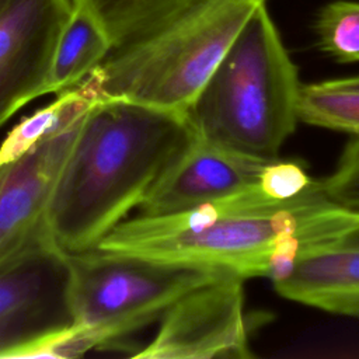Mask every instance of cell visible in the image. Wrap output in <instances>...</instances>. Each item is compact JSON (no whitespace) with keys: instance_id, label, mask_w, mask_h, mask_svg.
Instances as JSON below:
<instances>
[{"instance_id":"1","label":"cell","mask_w":359,"mask_h":359,"mask_svg":"<svg viewBox=\"0 0 359 359\" xmlns=\"http://www.w3.org/2000/svg\"><path fill=\"white\" fill-rule=\"evenodd\" d=\"M191 135L187 114L122 98L93 101L46 206L50 238L69 254L94 248L139 208Z\"/></svg>"},{"instance_id":"2","label":"cell","mask_w":359,"mask_h":359,"mask_svg":"<svg viewBox=\"0 0 359 359\" xmlns=\"http://www.w3.org/2000/svg\"><path fill=\"white\" fill-rule=\"evenodd\" d=\"M358 222L359 212L328 199L320 180L285 202L266 198L257 185L182 212L125 219L94 248L245 280L266 278L269 255L282 237L302 234L314 248L332 245Z\"/></svg>"},{"instance_id":"3","label":"cell","mask_w":359,"mask_h":359,"mask_svg":"<svg viewBox=\"0 0 359 359\" xmlns=\"http://www.w3.org/2000/svg\"><path fill=\"white\" fill-rule=\"evenodd\" d=\"M299 69L266 8L258 7L187 111L195 135L273 160L299 122Z\"/></svg>"},{"instance_id":"4","label":"cell","mask_w":359,"mask_h":359,"mask_svg":"<svg viewBox=\"0 0 359 359\" xmlns=\"http://www.w3.org/2000/svg\"><path fill=\"white\" fill-rule=\"evenodd\" d=\"M268 0H196L109 55L80 83L93 101L122 98L187 114L254 11Z\"/></svg>"},{"instance_id":"5","label":"cell","mask_w":359,"mask_h":359,"mask_svg":"<svg viewBox=\"0 0 359 359\" xmlns=\"http://www.w3.org/2000/svg\"><path fill=\"white\" fill-rule=\"evenodd\" d=\"M76 327L57 356L107 346L160 320L184 293L223 273L98 248L69 254Z\"/></svg>"},{"instance_id":"6","label":"cell","mask_w":359,"mask_h":359,"mask_svg":"<svg viewBox=\"0 0 359 359\" xmlns=\"http://www.w3.org/2000/svg\"><path fill=\"white\" fill-rule=\"evenodd\" d=\"M74 327L70 257L43 229L0 262V358L57 356Z\"/></svg>"},{"instance_id":"7","label":"cell","mask_w":359,"mask_h":359,"mask_svg":"<svg viewBox=\"0 0 359 359\" xmlns=\"http://www.w3.org/2000/svg\"><path fill=\"white\" fill-rule=\"evenodd\" d=\"M244 279L223 273L184 293L160 317L154 338L133 358H251Z\"/></svg>"},{"instance_id":"8","label":"cell","mask_w":359,"mask_h":359,"mask_svg":"<svg viewBox=\"0 0 359 359\" xmlns=\"http://www.w3.org/2000/svg\"><path fill=\"white\" fill-rule=\"evenodd\" d=\"M72 0H8L0 11V126L46 84Z\"/></svg>"},{"instance_id":"9","label":"cell","mask_w":359,"mask_h":359,"mask_svg":"<svg viewBox=\"0 0 359 359\" xmlns=\"http://www.w3.org/2000/svg\"><path fill=\"white\" fill-rule=\"evenodd\" d=\"M268 161L192 132L146 194L137 215L177 213L254 188Z\"/></svg>"},{"instance_id":"10","label":"cell","mask_w":359,"mask_h":359,"mask_svg":"<svg viewBox=\"0 0 359 359\" xmlns=\"http://www.w3.org/2000/svg\"><path fill=\"white\" fill-rule=\"evenodd\" d=\"M84 112L0 167V262L45 229L53 185Z\"/></svg>"},{"instance_id":"11","label":"cell","mask_w":359,"mask_h":359,"mask_svg":"<svg viewBox=\"0 0 359 359\" xmlns=\"http://www.w3.org/2000/svg\"><path fill=\"white\" fill-rule=\"evenodd\" d=\"M273 289L287 300L359 320V247L310 250Z\"/></svg>"},{"instance_id":"12","label":"cell","mask_w":359,"mask_h":359,"mask_svg":"<svg viewBox=\"0 0 359 359\" xmlns=\"http://www.w3.org/2000/svg\"><path fill=\"white\" fill-rule=\"evenodd\" d=\"M111 50L112 45L100 25L73 6L53 52L46 93L60 95L74 88Z\"/></svg>"},{"instance_id":"13","label":"cell","mask_w":359,"mask_h":359,"mask_svg":"<svg viewBox=\"0 0 359 359\" xmlns=\"http://www.w3.org/2000/svg\"><path fill=\"white\" fill-rule=\"evenodd\" d=\"M108 36L112 50L156 31L196 0H72Z\"/></svg>"},{"instance_id":"14","label":"cell","mask_w":359,"mask_h":359,"mask_svg":"<svg viewBox=\"0 0 359 359\" xmlns=\"http://www.w3.org/2000/svg\"><path fill=\"white\" fill-rule=\"evenodd\" d=\"M93 102L79 84L57 95V100L22 118L0 143V167L21 157L43 137L79 118Z\"/></svg>"},{"instance_id":"15","label":"cell","mask_w":359,"mask_h":359,"mask_svg":"<svg viewBox=\"0 0 359 359\" xmlns=\"http://www.w3.org/2000/svg\"><path fill=\"white\" fill-rule=\"evenodd\" d=\"M300 122L359 136V90L325 81L303 84L297 102Z\"/></svg>"},{"instance_id":"16","label":"cell","mask_w":359,"mask_h":359,"mask_svg":"<svg viewBox=\"0 0 359 359\" xmlns=\"http://www.w3.org/2000/svg\"><path fill=\"white\" fill-rule=\"evenodd\" d=\"M318 48L339 63L359 62V1L335 0L314 21Z\"/></svg>"},{"instance_id":"17","label":"cell","mask_w":359,"mask_h":359,"mask_svg":"<svg viewBox=\"0 0 359 359\" xmlns=\"http://www.w3.org/2000/svg\"><path fill=\"white\" fill-rule=\"evenodd\" d=\"M320 181L328 199L359 212V136H352L346 142L334 171Z\"/></svg>"},{"instance_id":"18","label":"cell","mask_w":359,"mask_h":359,"mask_svg":"<svg viewBox=\"0 0 359 359\" xmlns=\"http://www.w3.org/2000/svg\"><path fill=\"white\" fill-rule=\"evenodd\" d=\"M313 181L304 164L297 160H280L278 157L264 165L258 188L266 198L285 202L299 196Z\"/></svg>"},{"instance_id":"19","label":"cell","mask_w":359,"mask_h":359,"mask_svg":"<svg viewBox=\"0 0 359 359\" xmlns=\"http://www.w3.org/2000/svg\"><path fill=\"white\" fill-rule=\"evenodd\" d=\"M332 245H348V247H359V222L351 227L341 238Z\"/></svg>"},{"instance_id":"20","label":"cell","mask_w":359,"mask_h":359,"mask_svg":"<svg viewBox=\"0 0 359 359\" xmlns=\"http://www.w3.org/2000/svg\"><path fill=\"white\" fill-rule=\"evenodd\" d=\"M327 84L334 86V87H341V88H351V90H359V76H352V77H344V79H332V80H325Z\"/></svg>"},{"instance_id":"21","label":"cell","mask_w":359,"mask_h":359,"mask_svg":"<svg viewBox=\"0 0 359 359\" xmlns=\"http://www.w3.org/2000/svg\"><path fill=\"white\" fill-rule=\"evenodd\" d=\"M7 1H8V0H0V11L4 8V6L7 4Z\"/></svg>"}]
</instances>
